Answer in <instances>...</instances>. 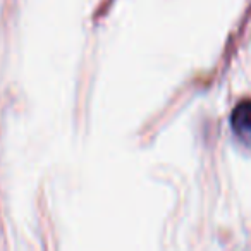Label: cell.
Instances as JSON below:
<instances>
[{
	"label": "cell",
	"mask_w": 251,
	"mask_h": 251,
	"mask_svg": "<svg viewBox=\"0 0 251 251\" xmlns=\"http://www.w3.org/2000/svg\"><path fill=\"white\" fill-rule=\"evenodd\" d=\"M232 133L244 147L251 148V100H243L234 107L230 115Z\"/></svg>",
	"instance_id": "obj_1"
}]
</instances>
